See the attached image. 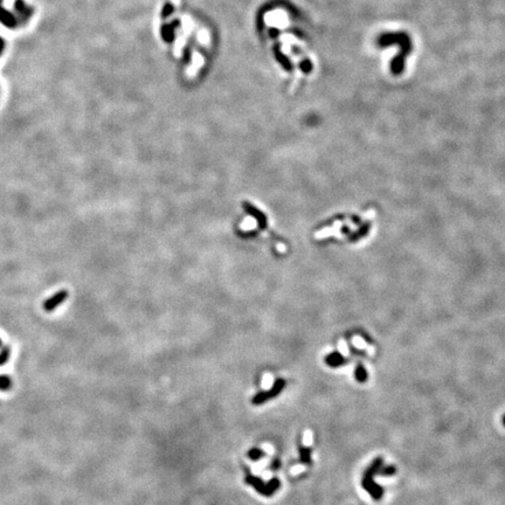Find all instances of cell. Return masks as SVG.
Masks as SVG:
<instances>
[{
    "instance_id": "6da1fadb",
    "label": "cell",
    "mask_w": 505,
    "mask_h": 505,
    "mask_svg": "<svg viewBox=\"0 0 505 505\" xmlns=\"http://www.w3.org/2000/svg\"><path fill=\"white\" fill-rule=\"evenodd\" d=\"M382 465H383L382 457L374 458L371 464L367 467L365 472H364L362 477V487L364 488V490H366V491L370 493V496L374 500H380L382 498L383 493H385L383 488L374 482V476L379 473V470L381 469Z\"/></svg>"
},
{
    "instance_id": "7a4b0ae2",
    "label": "cell",
    "mask_w": 505,
    "mask_h": 505,
    "mask_svg": "<svg viewBox=\"0 0 505 505\" xmlns=\"http://www.w3.org/2000/svg\"><path fill=\"white\" fill-rule=\"evenodd\" d=\"M242 206H244L245 211L247 212V213L252 215L253 218L256 220L257 225L260 226L261 229H265V228H267V218H265V215H264L263 212H261L259 210V208H256L252 204L247 203V201H245V203H242Z\"/></svg>"
},
{
    "instance_id": "3957f363",
    "label": "cell",
    "mask_w": 505,
    "mask_h": 505,
    "mask_svg": "<svg viewBox=\"0 0 505 505\" xmlns=\"http://www.w3.org/2000/svg\"><path fill=\"white\" fill-rule=\"evenodd\" d=\"M68 297V292L67 290H61L59 292H56L55 295H53L51 298H48L46 302L44 303V309L51 313L55 309L56 306H59L61 303L66 301V298Z\"/></svg>"
},
{
    "instance_id": "277c9868",
    "label": "cell",
    "mask_w": 505,
    "mask_h": 505,
    "mask_svg": "<svg viewBox=\"0 0 505 505\" xmlns=\"http://www.w3.org/2000/svg\"><path fill=\"white\" fill-rule=\"evenodd\" d=\"M269 462H270L269 457H264V458L260 459V461L253 463L252 467H250V468H252V473L254 475H256V476H259V475L263 472V469L265 468V467L269 464Z\"/></svg>"
},
{
    "instance_id": "5b68a950",
    "label": "cell",
    "mask_w": 505,
    "mask_h": 505,
    "mask_svg": "<svg viewBox=\"0 0 505 505\" xmlns=\"http://www.w3.org/2000/svg\"><path fill=\"white\" fill-rule=\"evenodd\" d=\"M326 363L329 364L330 366H341L345 363V359L343 358V356H340L339 353H332L330 355L328 358H326Z\"/></svg>"
},
{
    "instance_id": "8992f818",
    "label": "cell",
    "mask_w": 505,
    "mask_h": 505,
    "mask_svg": "<svg viewBox=\"0 0 505 505\" xmlns=\"http://www.w3.org/2000/svg\"><path fill=\"white\" fill-rule=\"evenodd\" d=\"M356 379L359 382H365L367 380V372L362 364H358L356 368Z\"/></svg>"
},
{
    "instance_id": "52a82bcc",
    "label": "cell",
    "mask_w": 505,
    "mask_h": 505,
    "mask_svg": "<svg viewBox=\"0 0 505 505\" xmlns=\"http://www.w3.org/2000/svg\"><path fill=\"white\" fill-rule=\"evenodd\" d=\"M261 386H262V389H263L264 391H270L273 387H274V379H273V377L269 373H265L263 375V379H262V383H261Z\"/></svg>"
},
{
    "instance_id": "ba28073f",
    "label": "cell",
    "mask_w": 505,
    "mask_h": 505,
    "mask_svg": "<svg viewBox=\"0 0 505 505\" xmlns=\"http://www.w3.org/2000/svg\"><path fill=\"white\" fill-rule=\"evenodd\" d=\"M397 473V468H396V465H386V467H381V469L379 470V475H381V476H385V477H390V476H393L394 474Z\"/></svg>"
},
{
    "instance_id": "9c48e42d",
    "label": "cell",
    "mask_w": 505,
    "mask_h": 505,
    "mask_svg": "<svg viewBox=\"0 0 505 505\" xmlns=\"http://www.w3.org/2000/svg\"><path fill=\"white\" fill-rule=\"evenodd\" d=\"M261 448H262V450H263L265 454L269 455V456H271V455L274 454V447L271 446V443H269V442L262 443L261 444Z\"/></svg>"
},
{
    "instance_id": "30bf717a",
    "label": "cell",
    "mask_w": 505,
    "mask_h": 505,
    "mask_svg": "<svg viewBox=\"0 0 505 505\" xmlns=\"http://www.w3.org/2000/svg\"><path fill=\"white\" fill-rule=\"evenodd\" d=\"M261 478L263 480L264 482H268V481H270L271 478H273V473L271 472H269V470H263L261 474Z\"/></svg>"
},
{
    "instance_id": "8fae6325",
    "label": "cell",
    "mask_w": 505,
    "mask_h": 505,
    "mask_svg": "<svg viewBox=\"0 0 505 505\" xmlns=\"http://www.w3.org/2000/svg\"><path fill=\"white\" fill-rule=\"evenodd\" d=\"M302 470H303V465H301V467L296 465V467H294V468L291 469V474H292V475H296L297 473H301Z\"/></svg>"
},
{
    "instance_id": "7c38bea8",
    "label": "cell",
    "mask_w": 505,
    "mask_h": 505,
    "mask_svg": "<svg viewBox=\"0 0 505 505\" xmlns=\"http://www.w3.org/2000/svg\"><path fill=\"white\" fill-rule=\"evenodd\" d=\"M502 423H503V426L505 427V414H504L503 417H502Z\"/></svg>"
},
{
    "instance_id": "4fadbf2b",
    "label": "cell",
    "mask_w": 505,
    "mask_h": 505,
    "mask_svg": "<svg viewBox=\"0 0 505 505\" xmlns=\"http://www.w3.org/2000/svg\"><path fill=\"white\" fill-rule=\"evenodd\" d=\"M0 344H2V340H0Z\"/></svg>"
}]
</instances>
